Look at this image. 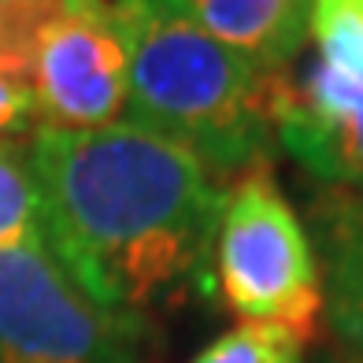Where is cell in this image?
Here are the masks:
<instances>
[{"label": "cell", "instance_id": "6da1fadb", "mask_svg": "<svg viewBox=\"0 0 363 363\" xmlns=\"http://www.w3.org/2000/svg\"><path fill=\"white\" fill-rule=\"evenodd\" d=\"M45 241L96 304L148 326L204 278L226 186L134 123L30 134Z\"/></svg>", "mask_w": 363, "mask_h": 363}, {"label": "cell", "instance_id": "7a4b0ae2", "mask_svg": "<svg viewBox=\"0 0 363 363\" xmlns=\"http://www.w3.org/2000/svg\"><path fill=\"white\" fill-rule=\"evenodd\" d=\"M130 48L126 123L193 152L219 182L267 167L271 74L216 41L182 0H111Z\"/></svg>", "mask_w": 363, "mask_h": 363}, {"label": "cell", "instance_id": "3957f363", "mask_svg": "<svg viewBox=\"0 0 363 363\" xmlns=\"http://www.w3.org/2000/svg\"><path fill=\"white\" fill-rule=\"evenodd\" d=\"M211 274L241 323L282 326L296 341L315 337L323 319L319 256L271 167L245 171L226 186Z\"/></svg>", "mask_w": 363, "mask_h": 363}, {"label": "cell", "instance_id": "277c9868", "mask_svg": "<svg viewBox=\"0 0 363 363\" xmlns=\"http://www.w3.org/2000/svg\"><path fill=\"white\" fill-rule=\"evenodd\" d=\"M148 326L96 304L45 238L0 249V363H141Z\"/></svg>", "mask_w": 363, "mask_h": 363}, {"label": "cell", "instance_id": "5b68a950", "mask_svg": "<svg viewBox=\"0 0 363 363\" xmlns=\"http://www.w3.org/2000/svg\"><path fill=\"white\" fill-rule=\"evenodd\" d=\"M26 89L38 130H101L123 123L130 48L111 0H52L30 48Z\"/></svg>", "mask_w": 363, "mask_h": 363}, {"label": "cell", "instance_id": "8992f818", "mask_svg": "<svg viewBox=\"0 0 363 363\" xmlns=\"http://www.w3.org/2000/svg\"><path fill=\"white\" fill-rule=\"evenodd\" d=\"M271 119L286 152L334 189L363 196V104L311 108L296 101L286 71L271 74Z\"/></svg>", "mask_w": 363, "mask_h": 363}, {"label": "cell", "instance_id": "52a82bcc", "mask_svg": "<svg viewBox=\"0 0 363 363\" xmlns=\"http://www.w3.org/2000/svg\"><path fill=\"white\" fill-rule=\"evenodd\" d=\"M311 245L323 274V311L363 363V201L326 189L311 208Z\"/></svg>", "mask_w": 363, "mask_h": 363}, {"label": "cell", "instance_id": "ba28073f", "mask_svg": "<svg viewBox=\"0 0 363 363\" xmlns=\"http://www.w3.org/2000/svg\"><path fill=\"white\" fill-rule=\"evenodd\" d=\"M216 41L234 48L256 71L278 74L304 52L311 0H182Z\"/></svg>", "mask_w": 363, "mask_h": 363}, {"label": "cell", "instance_id": "9c48e42d", "mask_svg": "<svg viewBox=\"0 0 363 363\" xmlns=\"http://www.w3.org/2000/svg\"><path fill=\"white\" fill-rule=\"evenodd\" d=\"M45 238L30 138H0V249Z\"/></svg>", "mask_w": 363, "mask_h": 363}, {"label": "cell", "instance_id": "30bf717a", "mask_svg": "<svg viewBox=\"0 0 363 363\" xmlns=\"http://www.w3.org/2000/svg\"><path fill=\"white\" fill-rule=\"evenodd\" d=\"M315 63L363 96V0H311Z\"/></svg>", "mask_w": 363, "mask_h": 363}, {"label": "cell", "instance_id": "8fae6325", "mask_svg": "<svg viewBox=\"0 0 363 363\" xmlns=\"http://www.w3.org/2000/svg\"><path fill=\"white\" fill-rule=\"evenodd\" d=\"M189 363H304V341L271 323H238Z\"/></svg>", "mask_w": 363, "mask_h": 363}, {"label": "cell", "instance_id": "7c38bea8", "mask_svg": "<svg viewBox=\"0 0 363 363\" xmlns=\"http://www.w3.org/2000/svg\"><path fill=\"white\" fill-rule=\"evenodd\" d=\"M38 130V108L23 82L0 74V138H30Z\"/></svg>", "mask_w": 363, "mask_h": 363}, {"label": "cell", "instance_id": "4fadbf2b", "mask_svg": "<svg viewBox=\"0 0 363 363\" xmlns=\"http://www.w3.org/2000/svg\"><path fill=\"white\" fill-rule=\"evenodd\" d=\"M0 8H4V0H0Z\"/></svg>", "mask_w": 363, "mask_h": 363}, {"label": "cell", "instance_id": "5bb4252c", "mask_svg": "<svg viewBox=\"0 0 363 363\" xmlns=\"http://www.w3.org/2000/svg\"><path fill=\"white\" fill-rule=\"evenodd\" d=\"M359 201H363V196H359Z\"/></svg>", "mask_w": 363, "mask_h": 363}]
</instances>
